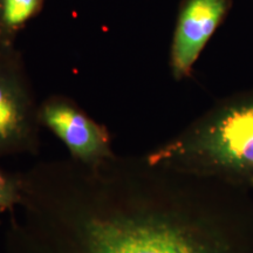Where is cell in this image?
I'll use <instances>...</instances> for the list:
<instances>
[{
  "instance_id": "6da1fadb",
  "label": "cell",
  "mask_w": 253,
  "mask_h": 253,
  "mask_svg": "<svg viewBox=\"0 0 253 253\" xmlns=\"http://www.w3.org/2000/svg\"><path fill=\"white\" fill-rule=\"evenodd\" d=\"M179 179L144 156L41 162L24 177L4 253H231Z\"/></svg>"
},
{
  "instance_id": "7a4b0ae2",
  "label": "cell",
  "mask_w": 253,
  "mask_h": 253,
  "mask_svg": "<svg viewBox=\"0 0 253 253\" xmlns=\"http://www.w3.org/2000/svg\"><path fill=\"white\" fill-rule=\"evenodd\" d=\"M144 157L181 175L253 184V91L217 106Z\"/></svg>"
},
{
  "instance_id": "3957f363",
  "label": "cell",
  "mask_w": 253,
  "mask_h": 253,
  "mask_svg": "<svg viewBox=\"0 0 253 253\" xmlns=\"http://www.w3.org/2000/svg\"><path fill=\"white\" fill-rule=\"evenodd\" d=\"M39 122L79 162L95 164L116 155L108 129L71 101L62 97L46 101L39 108Z\"/></svg>"
},
{
  "instance_id": "277c9868",
  "label": "cell",
  "mask_w": 253,
  "mask_h": 253,
  "mask_svg": "<svg viewBox=\"0 0 253 253\" xmlns=\"http://www.w3.org/2000/svg\"><path fill=\"white\" fill-rule=\"evenodd\" d=\"M233 0H185L173 34L170 65L176 79L188 78L202 50L232 8Z\"/></svg>"
},
{
  "instance_id": "5b68a950",
  "label": "cell",
  "mask_w": 253,
  "mask_h": 253,
  "mask_svg": "<svg viewBox=\"0 0 253 253\" xmlns=\"http://www.w3.org/2000/svg\"><path fill=\"white\" fill-rule=\"evenodd\" d=\"M40 126L39 108L14 79L0 74V157L36 154Z\"/></svg>"
},
{
  "instance_id": "8992f818",
  "label": "cell",
  "mask_w": 253,
  "mask_h": 253,
  "mask_svg": "<svg viewBox=\"0 0 253 253\" xmlns=\"http://www.w3.org/2000/svg\"><path fill=\"white\" fill-rule=\"evenodd\" d=\"M21 201L20 173L0 170V214L12 212Z\"/></svg>"
},
{
  "instance_id": "52a82bcc",
  "label": "cell",
  "mask_w": 253,
  "mask_h": 253,
  "mask_svg": "<svg viewBox=\"0 0 253 253\" xmlns=\"http://www.w3.org/2000/svg\"><path fill=\"white\" fill-rule=\"evenodd\" d=\"M39 0H5L4 20L8 26L25 23L36 11Z\"/></svg>"
}]
</instances>
